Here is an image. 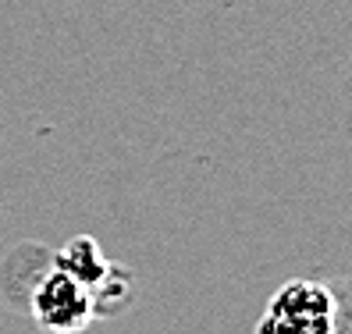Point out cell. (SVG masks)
Returning <instances> with one entry per match:
<instances>
[{
    "label": "cell",
    "mask_w": 352,
    "mask_h": 334,
    "mask_svg": "<svg viewBox=\"0 0 352 334\" xmlns=\"http://www.w3.org/2000/svg\"><path fill=\"white\" fill-rule=\"evenodd\" d=\"M267 317L281 320L296 334H345V296L320 281H285L267 302Z\"/></svg>",
    "instance_id": "1"
},
{
    "label": "cell",
    "mask_w": 352,
    "mask_h": 334,
    "mask_svg": "<svg viewBox=\"0 0 352 334\" xmlns=\"http://www.w3.org/2000/svg\"><path fill=\"white\" fill-rule=\"evenodd\" d=\"M36 324L50 334H78L93 324V299L89 288L68 278L65 270L50 267L29 296Z\"/></svg>",
    "instance_id": "2"
},
{
    "label": "cell",
    "mask_w": 352,
    "mask_h": 334,
    "mask_svg": "<svg viewBox=\"0 0 352 334\" xmlns=\"http://www.w3.org/2000/svg\"><path fill=\"white\" fill-rule=\"evenodd\" d=\"M50 267L65 270V274H68V278H75L78 285L93 288L103 274H107L111 260L103 256V249H100V242H96L93 235H75V238H68V242L54 253Z\"/></svg>",
    "instance_id": "3"
},
{
    "label": "cell",
    "mask_w": 352,
    "mask_h": 334,
    "mask_svg": "<svg viewBox=\"0 0 352 334\" xmlns=\"http://www.w3.org/2000/svg\"><path fill=\"white\" fill-rule=\"evenodd\" d=\"M89 299H93V320L96 317H118L135 299V274L121 263H111L107 274L89 288Z\"/></svg>",
    "instance_id": "4"
},
{
    "label": "cell",
    "mask_w": 352,
    "mask_h": 334,
    "mask_svg": "<svg viewBox=\"0 0 352 334\" xmlns=\"http://www.w3.org/2000/svg\"><path fill=\"white\" fill-rule=\"evenodd\" d=\"M256 334H296V331H292V327H285L281 320H274V317H267V313H263L260 324H256Z\"/></svg>",
    "instance_id": "5"
}]
</instances>
